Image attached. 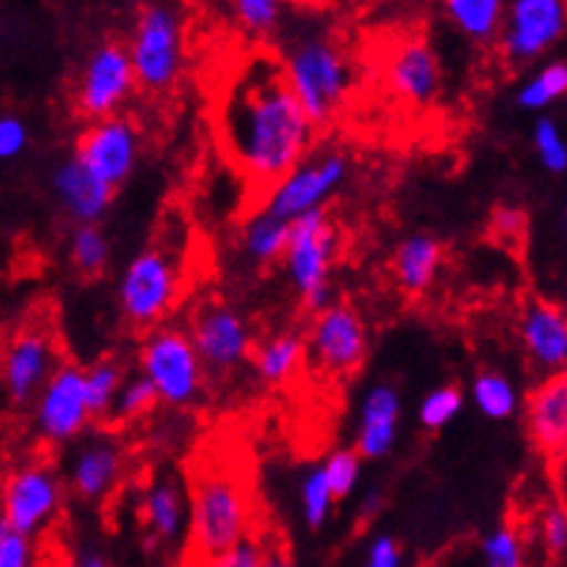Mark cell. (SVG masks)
Masks as SVG:
<instances>
[{
  "mask_svg": "<svg viewBox=\"0 0 567 567\" xmlns=\"http://www.w3.org/2000/svg\"><path fill=\"white\" fill-rule=\"evenodd\" d=\"M127 371L116 357H99L90 368H84V394L93 420H107L113 414V403L120 394Z\"/></svg>",
  "mask_w": 567,
  "mask_h": 567,
  "instance_id": "cell-30",
  "label": "cell"
},
{
  "mask_svg": "<svg viewBox=\"0 0 567 567\" xmlns=\"http://www.w3.org/2000/svg\"><path fill=\"white\" fill-rule=\"evenodd\" d=\"M339 252V229L324 209L310 212L290 224L287 247L281 255L284 276L290 281V290L310 313H321L333 305V264Z\"/></svg>",
  "mask_w": 567,
  "mask_h": 567,
  "instance_id": "cell-5",
  "label": "cell"
},
{
  "mask_svg": "<svg viewBox=\"0 0 567 567\" xmlns=\"http://www.w3.org/2000/svg\"><path fill=\"white\" fill-rule=\"evenodd\" d=\"M183 292V272L172 249L145 247L125 264L116 284V305L122 319L134 330H154L165 324Z\"/></svg>",
  "mask_w": 567,
  "mask_h": 567,
  "instance_id": "cell-6",
  "label": "cell"
},
{
  "mask_svg": "<svg viewBox=\"0 0 567 567\" xmlns=\"http://www.w3.org/2000/svg\"><path fill=\"white\" fill-rule=\"evenodd\" d=\"M261 567H296V565H292L290 553L284 550L281 545H267V550H264Z\"/></svg>",
  "mask_w": 567,
  "mask_h": 567,
  "instance_id": "cell-46",
  "label": "cell"
},
{
  "mask_svg": "<svg viewBox=\"0 0 567 567\" xmlns=\"http://www.w3.org/2000/svg\"><path fill=\"white\" fill-rule=\"evenodd\" d=\"M68 255H70V264H73V269L79 272V276L84 278L102 276V272L107 269V264H111V240H107L102 224L75 226V229L70 231Z\"/></svg>",
  "mask_w": 567,
  "mask_h": 567,
  "instance_id": "cell-31",
  "label": "cell"
},
{
  "mask_svg": "<svg viewBox=\"0 0 567 567\" xmlns=\"http://www.w3.org/2000/svg\"><path fill=\"white\" fill-rule=\"evenodd\" d=\"M220 145L255 188H269L313 154L316 125L284 82L276 55H255L229 82Z\"/></svg>",
  "mask_w": 567,
  "mask_h": 567,
  "instance_id": "cell-1",
  "label": "cell"
},
{
  "mask_svg": "<svg viewBox=\"0 0 567 567\" xmlns=\"http://www.w3.org/2000/svg\"><path fill=\"white\" fill-rule=\"evenodd\" d=\"M533 148H536L538 159H542L547 172L556 174V177L567 172V142L559 122L553 116H538L536 120V125H533Z\"/></svg>",
  "mask_w": 567,
  "mask_h": 567,
  "instance_id": "cell-37",
  "label": "cell"
},
{
  "mask_svg": "<svg viewBox=\"0 0 567 567\" xmlns=\"http://www.w3.org/2000/svg\"><path fill=\"white\" fill-rule=\"evenodd\" d=\"M504 9V0H446L443 12L470 44L493 47L501 35Z\"/></svg>",
  "mask_w": 567,
  "mask_h": 567,
  "instance_id": "cell-26",
  "label": "cell"
},
{
  "mask_svg": "<svg viewBox=\"0 0 567 567\" xmlns=\"http://www.w3.org/2000/svg\"><path fill=\"white\" fill-rule=\"evenodd\" d=\"M188 339L206 377H229L252 359L255 330L229 301H206L188 321Z\"/></svg>",
  "mask_w": 567,
  "mask_h": 567,
  "instance_id": "cell-13",
  "label": "cell"
},
{
  "mask_svg": "<svg viewBox=\"0 0 567 567\" xmlns=\"http://www.w3.org/2000/svg\"><path fill=\"white\" fill-rule=\"evenodd\" d=\"M382 82L391 96L411 111H429L437 105L446 87V73L429 35L405 32L394 38L382 59Z\"/></svg>",
  "mask_w": 567,
  "mask_h": 567,
  "instance_id": "cell-12",
  "label": "cell"
},
{
  "mask_svg": "<svg viewBox=\"0 0 567 567\" xmlns=\"http://www.w3.org/2000/svg\"><path fill=\"white\" fill-rule=\"evenodd\" d=\"M70 567H113V565L102 550H96V547H84V550H79L73 559H70Z\"/></svg>",
  "mask_w": 567,
  "mask_h": 567,
  "instance_id": "cell-45",
  "label": "cell"
},
{
  "mask_svg": "<svg viewBox=\"0 0 567 567\" xmlns=\"http://www.w3.org/2000/svg\"><path fill=\"white\" fill-rule=\"evenodd\" d=\"M188 561H200L255 536V504L238 470L212 463L188 486Z\"/></svg>",
  "mask_w": 567,
  "mask_h": 567,
  "instance_id": "cell-3",
  "label": "cell"
},
{
  "mask_svg": "<svg viewBox=\"0 0 567 567\" xmlns=\"http://www.w3.org/2000/svg\"><path fill=\"white\" fill-rule=\"evenodd\" d=\"M382 504H385V498H382V493H377V489H371V493L362 498V507H359V513H362V518H377V513L382 509Z\"/></svg>",
  "mask_w": 567,
  "mask_h": 567,
  "instance_id": "cell-47",
  "label": "cell"
},
{
  "mask_svg": "<svg viewBox=\"0 0 567 567\" xmlns=\"http://www.w3.org/2000/svg\"><path fill=\"white\" fill-rule=\"evenodd\" d=\"M527 432L538 452L547 457H561L567 446V380L561 377H545L536 389L527 394L524 405Z\"/></svg>",
  "mask_w": 567,
  "mask_h": 567,
  "instance_id": "cell-22",
  "label": "cell"
},
{
  "mask_svg": "<svg viewBox=\"0 0 567 567\" xmlns=\"http://www.w3.org/2000/svg\"><path fill=\"white\" fill-rule=\"evenodd\" d=\"M125 478V446L113 434H93L70 455L68 481L87 504H102Z\"/></svg>",
  "mask_w": 567,
  "mask_h": 567,
  "instance_id": "cell-18",
  "label": "cell"
},
{
  "mask_svg": "<svg viewBox=\"0 0 567 567\" xmlns=\"http://www.w3.org/2000/svg\"><path fill=\"white\" fill-rule=\"evenodd\" d=\"M157 405L159 400L157 394H154V389L136 373V377H125V382H122L111 417L122 420V423H136V420L148 417Z\"/></svg>",
  "mask_w": 567,
  "mask_h": 567,
  "instance_id": "cell-38",
  "label": "cell"
},
{
  "mask_svg": "<svg viewBox=\"0 0 567 567\" xmlns=\"http://www.w3.org/2000/svg\"><path fill=\"white\" fill-rule=\"evenodd\" d=\"M538 538H542V547L547 550V556H565L567 550V513L559 501H553L547 507H542L538 513Z\"/></svg>",
  "mask_w": 567,
  "mask_h": 567,
  "instance_id": "cell-40",
  "label": "cell"
},
{
  "mask_svg": "<svg viewBox=\"0 0 567 567\" xmlns=\"http://www.w3.org/2000/svg\"><path fill=\"white\" fill-rule=\"evenodd\" d=\"M333 507H337V498H333V493H330V486H328V481H324V472H321V466L319 463L307 466L305 475H301V481H299L301 522H305L310 530H321V527L330 522Z\"/></svg>",
  "mask_w": 567,
  "mask_h": 567,
  "instance_id": "cell-32",
  "label": "cell"
},
{
  "mask_svg": "<svg viewBox=\"0 0 567 567\" xmlns=\"http://www.w3.org/2000/svg\"><path fill=\"white\" fill-rule=\"evenodd\" d=\"M481 567H527V545L518 527L498 524L481 538Z\"/></svg>",
  "mask_w": 567,
  "mask_h": 567,
  "instance_id": "cell-33",
  "label": "cell"
},
{
  "mask_svg": "<svg viewBox=\"0 0 567 567\" xmlns=\"http://www.w3.org/2000/svg\"><path fill=\"white\" fill-rule=\"evenodd\" d=\"M231 9H235V21L240 23V30H247L255 38H269L281 30L287 7L278 0H238Z\"/></svg>",
  "mask_w": 567,
  "mask_h": 567,
  "instance_id": "cell-36",
  "label": "cell"
},
{
  "mask_svg": "<svg viewBox=\"0 0 567 567\" xmlns=\"http://www.w3.org/2000/svg\"><path fill=\"white\" fill-rule=\"evenodd\" d=\"M140 518L154 542L172 547L188 530V495L177 478H154L140 495Z\"/></svg>",
  "mask_w": 567,
  "mask_h": 567,
  "instance_id": "cell-23",
  "label": "cell"
},
{
  "mask_svg": "<svg viewBox=\"0 0 567 567\" xmlns=\"http://www.w3.org/2000/svg\"><path fill=\"white\" fill-rule=\"evenodd\" d=\"M73 157L107 188L125 186L142 157V131L131 116L90 122L75 142Z\"/></svg>",
  "mask_w": 567,
  "mask_h": 567,
  "instance_id": "cell-16",
  "label": "cell"
},
{
  "mask_svg": "<svg viewBox=\"0 0 567 567\" xmlns=\"http://www.w3.org/2000/svg\"><path fill=\"white\" fill-rule=\"evenodd\" d=\"M305 351L307 365L319 377H328V380L353 377L365 365L368 351H371L365 319L353 305L333 301L313 316V324L307 330Z\"/></svg>",
  "mask_w": 567,
  "mask_h": 567,
  "instance_id": "cell-10",
  "label": "cell"
},
{
  "mask_svg": "<svg viewBox=\"0 0 567 567\" xmlns=\"http://www.w3.org/2000/svg\"><path fill=\"white\" fill-rule=\"evenodd\" d=\"M518 339L527 362L542 377H561L567 368V316L556 301L536 299L518 316Z\"/></svg>",
  "mask_w": 567,
  "mask_h": 567,
  "instance_id": "cell-19",
  "label": "cell"
},
{
  "mask_svg": "<svg viewBox=\"0 0 567 567\" xmlns=\"http://www.w3.org/2000/svg\"><path fill=\"white\" fill-rule=\"evenodd\" d=\"M466 394L457 385H437L420 400L417 405V423L425 432H441L455 417H461Z\"/></svg>",
  "mask_w": 567,
  "mask_h": 567,
  "instance_id": "cell-34",
  "label": "cell"
},
{
  "mask_svg": "<svg viewBox=\"0 0 567 567\" xmlns=\"http://www.w3.org/2000/svg\"><path fill=\"white\" fill-rule=\"evenodd\" d=\"M365 567H405V550L400 538L380 533L368 542Z\"/></svg>",
  "mask_w": 567,
  "mask_h": 567,
  "instance_id": "cell-42",
  "label": "cell"
},
{
  "mask_svg": "<svg viewBox=\"0 0 567 567\" xmlns=\"http://www.w3.org/2000/svg\"><path fill=\"white\" fill-rule=\"evenodd\" d=\"M284 82L316 127L330 125L357 90V64L337 32L321 23L290 30L278 55Z\"/></svg>",
  "mask_w": 567,
  "mask_h": 567,
  "instance_id": "cell-2",
  "label": "cell"
},
{
  "mask_svg": "<svg viewBox=\"0 0 567 567\" xmlns=\"http://www.w3.org/2000/svg\"><path fill=\"white\" fill-rule=\"evenodd\" d=\"M307 365L305 337L296 330H281L272 337L255 342L252 348V368L264 385L281 389Z\"/></svg>",
  "mask_w": 567,
  "mask_h": 567,
  "instance_id": "cell-25",
  "label": "cell"
},
{
  "mask_svg": "<svg viewBox=\"0 0 567 567\" xmlns=\"http://www.w3.org/2000/svg\"><path fill=\"white\" fill-rule=\"evenodd\" d=\"M9 533H12V530H9V524L3 522V515H0V542H3V538H7Z\"/></svg>",
  "mask_w": 567,
  "mask_h": 567,
  "instance_id": "cell-48",
  "label": "cell"
},
{
  "mask_svg": "<svg viewBox=\"0 0 567 567\" xmlns=\"http://www.w3.org/2000/svg\"><path fill=\"white\" fill-rule=\"evenodd\" d=\"M53 567H70V561H59V565H53Z\"/></svg>",
  "mask_w": 567,
  "mask_h": 567,
  "instance_id": "cell-49",
  "label": "cell"
},
{
  "mask_svg": "<svg viewBox=\"0 0 567 567\" xmlns=\"http://www.w3.org/2000/svg\"><path fill=\"white\" fill-rule=\"evenodd\" d=\"M0 567H38V550L32 538L9 533L0 542Z\"/></svg>",
  "mask_w": 567,
  "mask_h": 567,
  "instance_id": "cell-43",
  "label": "cell"
},
{
  "mask_svg": "<svg viewBox=\"0 0 567 567\" xmlns=\"http://www.w3.org/2000/svg\"><path fill=\"white\" fill-rule=\"evenodd\" d=\"M400 420H403V394L394 382H373L359 400L357 441L353 452L362 461H382L394 452L400 441Z\"/></svg>",
  "mask_w": 567,
  "mask_h": 567,
  "instance_id": "cell-20",
  "label": "cell"
},
{
  "mask_svg": "<svg viewBox=\"0 0 567 567\" xmlns=\"http://www.w3.org/2000/svg\"><path fill=\"white\" fill-rule=\"evenodd\" d=\"M264 550H267V542L261 536H249L244 542H238L229 550L209 556V559L188 561L192 567H261Z\"/></svg>",
  "mask_w": 567,
  "mask_h": 567,
  "instance_id": "cell-39",
  "label": "cell"
},
{
  "mask_svg": "<svg viewBox=\"0 0 567 567\" xmlns=\"http://www.w3.org/2000/svg\"><path fill=\"white\" fill-rule=\"evenodd\" d=\"M524 226V215L518 209H498L493 215V229L501 238H515Z\"/></svg>",
  "mask_w": 567,
  "mask_h": 567,
  "instance_id": "cell-44",
  "label": "cell"
},
{
  "mask_svg": "<svg viewBox=\"0 0 567 567\" xmlns=\"http://www.w3.org/2000/svg\"><path fill=\"white\" fill-rule=\"evenodd\" d=\"M61 365L55 333L47 328H23L0 353V385L12 405H27L44 389L50 373Z\"/></svg>",
  "mask_w": 567,
  "mask_h": 567,
  "instance_id": "cell-17",
  "label": "cell"
},
{
  "mask_svg": "<svg viewBox=\"0 0 567 567\" xmlns=\"http://www.w3.org/2000/svg\"><path fill=\"white\" fill-rule=\"evenodd\" d=\"M319 466L324 472V481H328L333 498L344 501L357 493L359 481H362V457L353 449H330Z\"/></svg>",
  "mask_w": 567,
  "mask_h": 567,
  "instance_id": "cell-35",
  "label": "cell"
},
{
  "mask_svg": "<svg viewBox=\"0 0 567 567\" xmlns=\"http://www.w3.org/2000/svg\"><path fill=\"white\" fill-rule=\"evenodd\" d=\"M32 420L38 437L50 446L75 443L90 429L93 417L84 394V368L75 362H61L44 389L32 400Z\"/></svg>",
  "mask_w": 567,
  "mask_h": 567,
  "instance_id": "cell-15",
  "label": "cell"
},
{
  "mask_svg": "<svg viewBox=\"0 0 567 567\" xmlns=\"http://www.w3.org/2000/svg\"><path fill=\"white\" fill-rule=\"evenodd\" d=\"M565 0H513L504 9V23L495 44L507 64L522 68L550 55L565 41Z\"/></svg>",
  "mask_w": 567,
  "mask_h": 567,
  "instance_id": "cell-14",
  "label": "cell"
},
{
  "mask_svg": "<svg viewBox=\"0 0 567 567\" xmlns=\"http://www.w3.org/2000/svg\"><path fill=\"white\" fill-rule=\"evenodd\" d=\"M140 377L168 409H192L206 391V371L197 359L188 330L159 324L140 344Z\"/></svg>",
  "mask_w": 567,
  "mask_h": 567,
  "instance_id": "cell-7",
  "label": "cell"
},
{
  "mask_svg": "<svg viewBox=\"0 0 567 567\" xmlns=\"http://www.w3.org/2000/svg\"><path fill=\"white\" fill-rule=\"evenodd\" d=\"M472 405L484 414L486 420L504 423L513 420L522 411V391L513 382V377L498 368H484L472 377Z\"/></svg>",
  "mask_w": 567,
  "mask_h": 567,
  "instance_id": "cell-27",
  "label": "cell"
},
{
  "mask_svg": "<svg viewBox=\"0 0 567 567\" xmlns=\"http://www.w3.org/2000/svg\"><path fill=\"white\" fill-rule=\"evenodd\" d=\"M136 87L165 96L186 70V18L172 3H145L125 41Z\"/></svg>",
  "mask_w": 567,
  "mask_h": 567,
  "instance_id": "cell-4",
  "label": "cell"
},
{
  "mask_svg": "<svg viewBox=\"0 0 567 567\" xmlns=\"http://www.w3.org/2000/svg\"><path fill=\"white\" fill-rule=\"evenodd\" d=\"M136 90L134 70L127 59L125 41L105 38L84 59L73 84V105L87 122L120 116Z\"/></svg>",
  "mask_w": 567,
  "mask_h": 567,
  "instance_id": "cell-11",
  "label": "cell"
},
{
  "mask_svg": "<svg viewBox=\"0 0 567 567\" xmlns=\"http://www.w3.org/2000/svg\"><path fill=\"white\" fill-rule=\"evenodd\" d=\"M53 195L55 200H59L61 209H64V215H68L75 226H99L102 224V217L111 212L116 192L107 188L102 179L93 177V174L70 154V157H64L55 165Z\"/></svg>",
  "mask_w": 567,
  "mask_h": 567,
  "instance_id": "cell-21",
  "label": "cell"
},
{
  "mask_svg": "<svg viewBox=\"0 0 567 567\" xmlns=\"http://www.w3.org/2000/svg\"><path fill=\"white\" fill-rule=\"evenodd\" d=\"M348 177H351V157L344 151L330 148L310 154L305 163L267 188L261 209L284 224H292L310 212L324 209V203L339 195Z\"/></svg>",
  "mask_w": 567,
  "mask_h": 567,
  "instance_id": "cell-9",
  "label": "cell"
},
{
  "mask_svg": "<svg viewBox=\"0 0 567 567\" xmlns=\"http://www.w3.org/2000/svg\"><path fill=\"white\" fill-rule=\"evenodd\" d=\"M30 148V125L18 113H0V163L18 159Z\"/></svg>",
  "mask_w": 567,
  "mask_h": 567,
  "instance_id": "cell-41",
  "label": "cell"
},
{
  "mask_svg": "<svg viewBox=\"0 0 567 567\" xmlns=\"http://www.w3.org/2000/svg\"><path fill=\"white\" fill-rule=\"evenodd\" d=\"M64 498L68 484L53 463H23L0 484V515L9 530L35 542V536L53 527L64 509Z\"/></svg>",
  "mask_w": 567,
  "mask_h": 567,
  "instance_id": "cell-8",
  "label": "cell"
},
{
  "mask_svg": "<svg viewBox=\"0 0 567 567\" xmlns=\"http://www.w3.org/2000/svg\"><path fill=\"white\" fill-rule=\"evenodd\" d=\"M287 235H290V224H284L269 212L255 209L240 226V252L258 267L278 264L287 247Z\"/></svg>",
  "mask_w": 567,
  "mask_h": 567,
  "instance_id": "cell-28",
  "label": "cell"
},
{
  "mask_svg": "<svg viewBox=\"0 0 567 567\" xmlns=\"http://www.w3.org/2000/svg\"><path fill=\"white\" fill-rule=\"evenodd\" d=\"M443 267V244L432 231H409L391 252L396 287L405 296H423L434 287Z\"/></svg>",
  "mask_w": 567,
  "mask_h": 567,
  "instance_id": "cell-24",
  "label": "cell"
},
{
  "mask_svg": "<svg viewBox=\"0 0 567 567\" xmlns=\"http://www.w3.org/2000/svg\"><path fill=\"white\" fill-rule=\"evenodd\" d=\"M567 93V61H545L536 73H530L515 90V102L522 111L542 113L553 107Z\"/></svg>",
  "mask_w": 567,
  "mask_h": 567,
  "instance_id": "cell-29",
  "label": "cell"
}]
</instances>
